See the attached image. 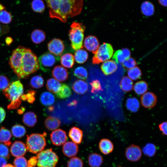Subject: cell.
I'll list each match as a JSON object with an SVG mask.
<instances>
[{"instance_id":"obj_24","label":"cell","mask_w":167,"mask_h":167,"mask_svg":"<svg viewBox=\"0 0 167 167\" xmlns=\"http://www.w3.org/2000/svg\"><path fill=\"white\" fill-rule=\"evenodd\" d=\"M44 124L46 128L48 130L52 131L59 127L61 122L58 118L50 116L46 118Z\"/></svg>"},{"instance_id":"obj_39","label":"cell","mask_w":167,"mask_h":167,"mask_svg":"<svg viewBox=\"0 0 167 167\" xmlns=\"http://www.w3.org/2000/svg\"><path fill=\"white\" fill-rule=\"evenodd\" d=\"M44 80L42 77L37 75L33 76L30 81V84L32 87L35 88H39L44 85Z\"/></svg>"},{"instance_id":"obj_5","label":"cell","mask_w":167,"mask_h":167,"mask_svg":"<svg viewBox=\"0 0 167 167\" xmlns=\"http://www.w3.org/2000/svg\"><path fill=\"white\" fill-rule=\"evenodd\" d=\"M46 145L43 134L33 133L27 136L26 147L28 151L33 153L39 152L44 149Z\"/></svg>"},{"instance_id":"obj_23","label":"cell","mask_w":167,"mask_h":167,"mask_svg":"<svg viewBox=\"0 0 167 167\" xmlns=\"http://www.w3.org/2000/svg\"><path fill=\"white\" fill-rule=\"evenodd\" d=\"M22 120L26 126L29 127H33L37 122V117L33 112L28 111L24 114Z\"/></svg>"},{"instance_id":"obj_62","label":"cell","mask_w":167,"mask_h":167,"mask_svg":"<svg viewBox=\"0 0 167 167\" xmlns=\"http://www.w3.org/2000/svg\"><path fill=\"white\" fill-rule=\"evenodd\" d=\"M31 167V166H28V167Z\"/></svg>"},{"instance_id":"obj_41","label":"cell","mask_w":167,"mask_h":167,"mask_svg":"<svg viewBox=\"0 0 167 167\" xmlns=\"http://www.w3.org/2000/svg\"><path fill=\"white\" fill-rule=\"evenodd\" d=\"M31 7L34 11L40 13L43 12L45 9L44 3L42 0H33L31 3Z\"/></svg>"},{"instance_id":"obj_40","label":"cell","mask_w":167,"mask_h":167,"mask_svg":"<svg viewBox=\"0 0 167 167\" xmlns=\"http://www.w3.org/2000/svg\"><path fill=\"white\" fill-rule=\"evenodd\" d=\"M74 75L77 78L82 79L85 80L88 77V73L86 69L81 66L77 67L74 70Z\"/></svg>"},{"instance_id":"obj_30","label":"cell","mask_w":167,"mask_h":167,"mask_svg":"<svg viewBox=\"0 0 167 167\" xmlns=\"http://www.w3.org/2000/svg\"><path fill=\"white\" fill-rule=\"evenodd\" d=\"M55 100L54 96L49 92H44L41 94L40 96L41 102L45 106H49L53 104Z\"/></svg>"},{"instance_id":"obj_48","label":"cell","mask_w":167,"mask_h":167,"mask_svg":"<svg viewBox=\"0 0 167 167\" xmlns=\"http://www.w3.org/2000/svg\"><path fill=\"white\" fill-rule=\"evenodd\" d=\"M90 84L92 87L91 92L92 93L97 92L102 90L101 83L98 80H93Z\"/></svg>"},{"instance_id":"obj_1","label":"cell","mask_w":167,"mask_h":167,"mask_svg":"<svg viewBox=\"0 0 167 167\" xmlns=\"http://www.w3.org/2000/svg\"><path fill=\"white\" fill-rule=\"evenodd\" d=\"M49 8L50 17L63 23L67 19L80 13L83 5V0H45Z\"/></svg>"},{"instance_id":"obj_15","label":"cell","mask_w":167,"mask_h":167,"mask_svg":"<svg viewBox=\"0 0 167 167\" xmlns=\"http://www.w3.org/2000/svg\"><path fill=\"white\" fill-rule=\"evenodd\" d=\"M84 46L87 50L94 53L99 48V43L96 36L89 35L85 38Z\"/></svg>"},{"instance_id":"obj_59","label":"cell","mask_w":167,"mask_h":167,"mask_svg":"<svg viewBox=\"0 0 167 167\" xmlns=\"http://www.w3.org/2000/svg\"><path fill=\"white\" fill-rule=\"evenodd\" d=\"M5 8V7L0 3V12L3 10Z\"/></svg>"},{"instance_id":"obj_2","label":"cell","mask_w":167,"mask_h":167,"mask_svg":"<svg viewBox=\"0 0 167 167\" xmlns=\"http://www.w3.org/2000/svg\"><path fill=\"white\" fill-rule=\"evenodd\" d=\"M40 68L38 59L30 49H25L21 58L20 69L18 77L26 78L30 74L36 72Z\"/></svg>"},{"instance_id":"obj_56","label":"cell","mask_w":167,"mask_h":167,"mask_svg":"<svg viewBox=\"0 0 167 167\" xmlns=\"http://www.w3.org/2000/svg\"><path fill=\"white\" fill-rule=\"evenodd\" d=\"M159 3L163 6H167V0H158Z\"/></svg>"},{"instance_id":"obj_21","label":"cell","mask_w":167,"mask_h":167,"mask_svg":"<svg viewBox=\"0 0 167 167\" xmlns=\"http://www.w3.org/2000/svg\"><path fill=\"white\" fill-rule=\"evenodd\" d=\"M83 131L79 128L73 127L70 130L69 136L72 140L75 143H80L83 138Z\"/></svg>"},{"instance_id":"obj_35","label":"cell","mask_w":167,"mask_h":167,"mask_svg":"<svg viewBox=\"0 0 167 167\" xmlns=\"http://www.w3.org/2000/svg\"><path fill=\"white\" fill-rule=\"evenodd\" d=\"M11 132L14 137L17 138H21L25 134L26 130L23 126L19 124H16L12 127Z\"/></svg>"},{"instance_id":"obj_20","label":"cell","mask_w":167,"mask_h":167,"mask_svg":"<svg viewBox=\"0 0 167 167\" xmlns=\"http://www.w3.org/2000/svg\"><path fill=\"white\" fill-rule=\"evenodd\" d=\"M130 55V50L127 48H124L117 51L115 53L113 58L116 62L121 63L129 58Z\"/></svg>"},{"instance_id":"obj_51","label":"cell","mask_w":167,"mask_h":167,"mask_svg":"<svg viewBox=\"0 0 167 167\" xmlns=\"http://www.w3.org/2000/svg\"><path fill=\"white\" fill-rule=\"evenodd\" d=\"M160 130L162 132L163 135H167V122H164L161 123L159 126Z\"/></svg>"},{"instance_id":"obj_57","label":"cell","mask_w":167,"mask_h":167,"mask_svg":"<svg viewBox=\"0 0 167 167\" xmlns=\"http://www.w3.org/2000/svg\"><path fill=\"white\" fill-rule=\"evenodd\" d=\"M77 103V101L76 100H74L72 102L69 103L68 104V106H75Z\"/></svg>"},{"instance_id":"obj_18","label":"cell","mask_w":167,"mask_h":167,"mask_svg":"<svg viewBox=\"0 0 167 167\" xmlns=\"http://www.w3.org/2000/svg\"><path fill=\"white\" fill-rule=\"evenodd\" d=\"M99 147L101 152L105 155H108L113 150L114 146L109 139H101L99 144Z\"/></svg>"},{"instance_id":"obj_31","label":"cell","mask_w":167,"mask_h":167,"mask_svg":"<svg viewBox=\"0 0 167 167\" xmlns=\"http://www.w3.org/2000/svg\"><path fill=\"white\" fill-rule=\"evenodd\" d=\"M71 91L68 85L62 84L59 91L55 93L58 98L63 99L69 97L71 95Z\"/></svg>"},{"instance_id":"obj_25","label":"cell","mask_w":167,"mask_h":167,"mask_svg":"<svg viewBox=\"0 0 167 167\" xmlns=\"http://www.w3.org/2000/svg\"><path fill=\"white\" fill-rule=\"evenodd\" d=\"M88 161L91 167H100L103 163V158L100 154L93 153L89 155Z\"/></svg>"},{"instance_id":"obj_53","label":"cell","mask_w":167,"mask_h":167,"mask_svg":"<svg viewBox=\"0 0 167 167\" xmlns=\"http://www.w3.org/2000/svg\"><path fill=\"white\" fill-rule=\"evenodd\" d=\"M9 29L7 26L0 24V36L7 33L9 31Z\"/></svg>"},{"instance_id":"obj_7","label":"cell","mask_w":167,"mask_h":167,"mask_svg":"<svg viewBox=\"0 0 167 167\" xmlns=\"http://www.w3.org/2000/svg\"><path fill=\"white\" fill-rule=\"evenodd\" d=\"M113 53L112 45L108 43H104L99 46L93 53L92 62L94 64H99L110 59Z\"/></svg>"},{"instance_id":"obj_19","label":"cell","mask_w":167,"mask_h":167,"mask_svg":"<svg viewBox=\"0 0 167 167\" xmlns=\"http://www.w3.org/2000/svg\"><path fill=\"white\" fill-rule=\"evenodd\" d=\"M101 67L105 75H109L114 73L117 70L118 67L115 61L110 60L104 62Z\"/></svg>"},{"instance_id":"obj_61","label":"cell","mask_w":167,"mask_h":167,"mask_svg":"<svg viewBox=\"0 0 167 167\" xmlns=\"http://www.w3.org/2000/svg\"><path fill=\"white\" fill-rule=\"evenodd\" d=\"M54 107L53 106H50L48 108V109L50 111L53 110Z\"/></svg>"},{"instance_id":"obj_29","label":"cell","mask_w":167,"mask_h":167,"mask_svg":"<svg viewBox=\"0 0 167 167\" xmlns=\"http://www.w3.org/2000/svg\"><path fill=\"white\" fill-rule=\"evenodd\" d=\"M61 84L58 81L54 78L49 79L47 81L46 88L51 92L56 93L60 90Z\"/></svg>"},{"instance_id":"obj_54","label":"cell","mask_w":167,"mask_h":167,"mask_svg":"<svg viewBox=\"0 0 167 167\" xmlns=\"http://www.w3.org/2000/svg\"><path fill=\"white\" fill-rule=\"evenodd\" d=\"M6 115V112L4 109L0 107V124L4 120Z\"/></svg>"},{"instance_id":"obj_60","label":"cell","mask_w":167,"mask_h":167,"mask_svg":"<svg viewBox=\"0 0 167 167\" xmlns=\"http://www.w3.org/2000/svg\"><path fill=\"white\" fill-rule=\"evenodd\" d=\"M4 167H15L14 165L11 164H8L6 165Z\"/></svg>"},{"instance_id":"obj_27","label":"cell","mask_w":167,"mask_h":167,"mask_svg":"<svg viewBox=\"0 0 167 167\" xmlns=\"http://www.w3.org/2000/svg\"><path fill=\"white\" fill-rule=\"evenodd\" d=\"M60 62L63 66L69 68H71L75 63L74 56L70 53L65 54L61 57Z\"/></svg>"},{"instance_id":"obj_9","label":"cell","mask_w":167,"mask_h":167,"mask_svg":"<svg viewBox=\"0 0 167 167\" xmlns=\"http://www.w3.org/2000/svg\"><path fill=\"white\" fill-rule=\"evenodd\" d=\"M58 58L49 52H46L41 55L38 60L40 68L43 71H49L55 64Z\"/></svg>"},{"instance_id":"obj_4","label":"cell","mask_w":167,"mask_h":167,"mask_svg":"<svg viewBox=\"0 0 167 167\" xmlns=\"http://www.w3.org/2000/svg\"><path fill=\"white\" fill-rule=\"evenodd\" d=\"M70 27L68 35L71 47L75 50L83 48L85 26L82 23L73 22Z\"/></svg>"},{"instance_id":"obj_6","label":"cell","mask_w":167,"mask_h":167,"mask_svg":"<svg viewBox=\"0 0 167 167\" xmlns=\"http://www.w3.org/2000/svg\"><path fill=\"white\" fill-rule=\"evenodd\" d=\"M38 167H55L58 158L51 148L42 150L36 155Z\"/></svg>"},{"instance_id":"obj_46","label":"cell","mask_w":167,"mask_h":167,"mask_svg":"<svg viewBox=\"0 0 167 167\" xmlns=\"http://www.w3.org/2000/svg\"><path fill=\"white\" fill-rule=\"evenodd\" d=\"M13 164L15 167H27L28 161L24 157H18L14 159Z\"/></svg>"},{"instance_id":"obj_50","label":"cell","mask_w":167,"mask_h":167,"mask_svg":"<svg viewBox=\"0 0 167 167\" xmlns=\"http://www.w3.org/2000/svg\"><path fill=\"white\" fill-rule=\"evenodd\" d=\"M10 84L9 80L6 76L0 75V89L4 90Z\"/></svg>"},{"instance_id":"obj_17","label":"cell","mask_w":167,"mask_h":167,"mask_svg":"<svg viewBox=\"0 0 167 167\" xmlns=\"http://www.w3.org/2000/svg\"><path fill=\"white\" fill-rule=\"evenodd\" d=\"M62 150L66 156L71 157L75 156L78 151L77 145L73 142L68 141L65 143L63 146Z\"/></svg>"},{"instance_id":"obj_22","label":"cell","mask_w":167,"mask_h":167,"mask_svg":"<svg viewBox=\"0 0 167 167\" xmlns=\"http://www.w3.org/2000/svg\"><path fill=\"white\" fill-rule=\"evenodd\" d=\"M72 88L74 92L79 94H83L88 91V86L87 83L82 80L75 81L72 85Z\"/></svg>"},{"instance_id":"obj_12","label":"cell","mask_w":167,"mask_h":167,"mask_svg":"<svg viewBox=\"0 0 167 167\" xmlns=\"http://www.w3.org/2000/svg\"><path fill=\"white\" fill-rule=\"evenodd\" d=\"M50 138L53 144L57 146L64 144L67 140L66 132L60 129L53 131L50 134Z\"/></svg>"},{"instance_id":"obj_58","label":"cell","mask_w":167,"mask_h":167,"mask_svg":"<svg viewBox=\"0 0 167 167\" xmlns=\"http://www.w3.org/2000/svg\"><path fill=\"white\" fill-rule=\"evenodd\" d=\"M12 41V39L10 37H8L6 39V43L7 44H8V45H9L10 44Z\"/></svg>"},{"instance_id":"obj_47","label":"cell","mask_w":167,"mask_h":167,"mask_svg":"<svg viewBox=\"0 0 167 167\" xmlns=\"http://www.w3.org/2000/svg\"><path fill=\"white\" fill-rule=\"evenodd\" d=\"M0 157L9 159L10 157L9 149L5 144L0 143Z\"/></svg>"},{"instance_id":"obj_3","label":"cell","mask_w":167,"mask_h":167,"mask_svg":"<svg viewBox=\"0 0 167 167\" xmlns=\"http://www.w3.org/2000/svg\"><path fill=\"white\" fill-rule=\"evenodd\" d=\"M24 92V87L20 81L18 80L12 82L3 90V93L11 102L8 106L9 109H16L21 103V96Z\"/></svg>"},{"instance_id":"obj_37","label":"cell","mask_w":167,"mask_h":167,"mask_svg":"<svg viewBox=\"0 0 167 167\" xmlns=\"http://www.w3.org/2000/svg\"><path fill=\"white\" fill-rule=\"evenodd\" d=\"M126 105L128 110L133 112H137L139 107V101L135 97L128 98L126 101Z\"/></svg>"},{"instance_id":"obj_49","label":"cell","mask_w":167,"mask_h":167,"mask_svg":"<svg viewBox=\"0 0 167 167\" xmlns=\"http://www.w3.org/2000/svg\"><path fill=\"white\" fill-rule=\"evenodd\" d=\"M122 63L125 68L129 69L135 67L136 64L134 59L130 57L126 59Z\"/></svg>"},{"instance_id":"obj_8","label":"cell","mask_w":167,"mask_h":167,"mask_svg":"<svg viewBox=\"0 0 167 167\" xmlns=\"http://www.w3.org/2000/svg\"><path fill=\"white\" fill-rule=\"evenodd\" d=\"M26 48L19 46L13 51L10 58L9 63L14 72L18 74L20 67L21 58L24 53Z\"/></svg>"},{"instance_id":"obj_11","label":"cell","mask_w":167,"mask_h":167,"mask_svg":"<svg viewBox=\"0 0 167 167\" xmlns=\"http://www.w3.org/2000/svg\"><path fill=\"white\" fill-rule=\"evenodd\" d=\"M125 154L128 160L132 162H135L141 158L142 152L139 146L132 144L126 148Z\"/></svg>"},{"instance_id":"obj_16","label":"cell","mask_w":167,"mask_h":167,"mask_svg":"<svg viewBox=\"0 0 167 167\" xmlns=\"http://www.w3.org/2000/svg\"><path fill=\"white\" fill-rule=\"evenodd\" d=\"M52 75L56 79L60 82L66 80L68 77L67 70L61 65H57L54 67Z\"/></svg>"},{"instance_id":"obj_45","label":"cell","mask_w":167,"mask_h":167,"mask_svg":"<svg viewBox=\"0 0 167 167\" xmlns=\"http://www.w3.org/2000/svg\"><path fill=\"white\" fill-rule=\"evenodd\" d=\"M36 92V91L33 90H29L27 94L22 95L21 99L24 101H27L29 103H32L35 100V96Z\"/></svg>"},{"instance_id":"obj_43","label":"cell","mask_w":167,"mask_h":167,"mask_svg":"<svg viewBox=\"0 0 167 167\" xmlns=\"http://www.w3.org/2000/svg\"><path fill=\"white\" fill-rule=\"evenodd\" d=\"M67 165V167H83V163L80 158L74 157L69 160Z\"/></svg>"},{"instance_id":"obj_55","label":"cell","mask_w":167,"mask_h":167,"mask_svg":"<svg viewBox=\"0 0 167 167\" xmlns=\"http://www.w3.org/2000/svg\"><path fill=\"white\" fill-rule=\"evenodd\" d=\"M7 165V161L4 157H0V167H4Z\"/></svg>"},{"instance_id":"obj_14","label":"cell","mask_w":167,"mask_h":167,"mask_svg":"<svg viewBox=\"0 0 167 167\" xmlns=\"http://www.w3.org/2000/svg\"><path fill=\"white\" fill-rule=\"evenodd\" d=\"M27 150L25 144L19 141L14 142L11 145L10 150L12 155L16 157L24 156Z\"/></svg>"},{"instance_id":"obj_13","label":"cell","mask_w":167,"mask_h":167,"mask_svg":"<svg viewBox=\"0 0 167 167\" xmlns=\"http://www.w3.org/2000/svg\"><path fill=\"white\" fill-rule=\"evenodd\" d=\"M157 97L153 92H146L141 96L140 101L144 107L150 109L154 107L157 102Z\"/></svg>"},{"instance_id":"obj_44","label":"cell","mask_w":167,"mask_h":167,"mask_svg":"<svg viewBox=\"0 0 167 167\" xmlns=\"http://www.w3.org/2000/svg\"><path fill=\"white\" fill-rule=\"evenodd\" d=\"M11 20V15L9 12L3 10L0 12V22L3 24H8Z\"/></svg>"},{"instance_id":"obj_10","label":"cell","mask_w":167,"mask_h":167,"mask_svg":"<svg viewBox=\"0 0 167 167\" xmlns=\"http://www.w3.org/2000/svg\"><path fill=\"white\" fill-rule=\"evenodd\" d=\"M48 48L50 53L59 59L64 50L65 45L62 40L55 38L48 43Z\"/></svg>"},{"instance_id":"obj_32","label":"cell","mask_w":167,"mask_h":167,"mask_svg":"<svg viewBox=\"0 0 167 167\" xmlns=\"http://www.w3.org/2000/svg\"><path fill=\"white\" fill-rule=\"evenodd\" d=\"M88 54L84 49H79L77 50L74 54V59L76 62L79 64L84 63L88 58Z\"/></svg>"},{"instance_id":"obj_34","label":"cell","mask_w":167,"mask_h":167,"mask_svg":"<svg viewBox=\"0 0 167 167\" xmlns=\"http://www.w3.org/2000/svg\"><path fill=\"white\" fill-rule=\"evenodd\" d=\"M120 86L123 91L125 92H130L133 88V82L128 77L125 76L121 81Z\"/></svg>"},{"instance_id":"obj_33","label":"cell","mask_w":167,"mask_h":167,"mask_svg":"<svg viewBox=\"0 0 167 167\" xmlns=\"http://www.w3.org/2000/svg\"><path fill=\"white\" fill-rule=\"evenodd\" d=\"M135 92L138 95H142L145 93L148 88V85L145 81H139L134 84L133 87Z\"/></svg>"},{"instance_id":"obj_36","label":"cell","mask_w":167,"mask_h":167,"mask_svg":"<svg viewBox=\"0 0 167 167\" xmlns=\"http://www.w3.org/2000/svg\"><path fill=\"white\" fill-rule=\"evenodd\" d=\"M141 11L146 16H151L154 13V7L153 5L148 1L144 2L141 6Z\"/></svg>"},{"instance_id":"obj_52","label":"cell","mask_w":167,"mask_h":167,"mask_svg":"<svg viewBox=\"0 0 167 167\" xmlns=\"http://www.w3.org/2000/svg\"><path fill=\"white\" fill-rule=\"evenodd\" d=\"M37 163V160L36 156L31 157L28 161V166L34 167L35 166Z\"/></svg>"},{"instance_id":"obj_26","label":"cell","mask_w":167,"mask_h":167,"mask_svg":"<svg viewBox=\"0 0 167 167\" xmlns=\"http://www.w3.org/2000/svg\"><path fill=\"white\" fill-rule=\"evenodd\" d=\"M31 39L35 44H39L43 41L45 39V35L44 32L40 29H36L32 33Z\"/></svg>"},{"instance_id":"obj_28","label":"cell","mask_w":167,"mask_h":167,"mask_svg":"<svg viewBox=\"0 0 167 167\" xmlns=\"http://www.w3.org/2000/svg\"><path fill=\"white\" fill-rule=\"evenodd\" d=\"M11 134L8 129L4 127L0 129V142L3 143L6 146H10L11 144L10 140L11 137Z\"/></svg>"},{"instance_id":"obj_38","label":"cell","mask_w":167,"mask_h":167,"mask_svg":"<svg viewBox=\"0 0 167 167\" xmlns=\"http://www.w3.org/2000/svg\"><path fill=\"white\" fill-rule=\"evenodd\" d=\"M143 151L146 156L152 157L154 156L156 153V147L153 143H148L143 148Z\"/></svg>"},{"instance_id":"obj_42","label":"cell","mask_w":167,"mask_h":167,"mask_svg":"<svg viewBox=\"0 0 167 167\" xmlns=\"http://www.w3.org/2000/svg\"><path fill=\"white\" fill-rule=\"evenodd\" d=\"M128 77L132 80H135L139 79L142 75L141 72L138 67L130 69L127 71Z\"/></svg>"}]
</instances>
